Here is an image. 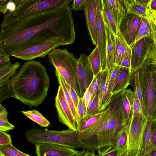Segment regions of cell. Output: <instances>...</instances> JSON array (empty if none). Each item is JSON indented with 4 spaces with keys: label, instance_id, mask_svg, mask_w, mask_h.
<instances>
[{
    "label": "cell",
    "instance_id": "7",
    "mask_svg": "<svg viewBox=\"0 0 156 156\" xmlns=\"http://www.w3.org/2000/svg\"><path fill=\"white\" fill-rule=\"evenodd\" d=\"M149 120L142 114H135L131 112L125 129L127 145L126 156H138Z\"/></svg>",
    "mask_w": 156,
    "mask_h": 156
},
{
    "label": "cell",
    "instance_id": "25",
    "mask_svg": "<svg viewBox=\"0 0 156 156\" xmlns=\"http://www.w3.org/2000/svg\"><path fill=\"white\" fill-rule=\"evenodd\" d=\"M124 3L126 11L142 17H147L148 7L141 5L134 0H126Z\"/></svg>",
    "mask_w": 156,
    "mask_h": 156
},
{
    "label": "cell",
    "instance_id": "22",
    "mask_svg": "<svg viewBox=\"0 0 156 156\" xmlns=\"http://www.w3.org/2000/svg\"><path fill=\"white\" fill-rule=\"evenodd\" d=\"M151 126L152 120H149L144 136L141 148L138 156H150L153 150L151 144Z\"/></svg>",
    "mask_w": 156,
    "mask_h": 156
},
{
    "label": "cell",
    "instance_id": "49",
    "mask_svg": "<svg viewBox=\"0 0 156 156\" xmlns=\"http://www.w3.org/2000/svg\"><path fill=\"white\" fill-rule=\"evenodd\" d=\"M93 90L92 82L86 90L83 96L85 103L87 108L91 101L92 94Z\"/></svg>",
    "mask_w": 156,
    "mask_h": 156
},
{
    "label": "cell",
    "instance_id": "26",
    "mask_svg": "<svg viewBox=\"0 0 156 156\" xmlns=\"http://www.w3.org/2000/svg\"><path fill=\"white\" fill-rule=\"evenodd\" d=\"M102 12L110 28L115 35L118 31L117 26L107 0H101Z\"/></svg>",
    "mask_w": 156,
    "mask_h": 156
},
{
    "label": "cell",
    "instance_id": "19",
    "mask_svg": "<svg viewBox=\"0 0 156 156\" xmlns=\"http://www.w3.org/2000/svg\"><path fill=\"white\" fill-rule=\"evenodd\" d=\"M133 73L131 69L121 66L112 92L113 95L119 93L127 88L130 84Z\"/></svg>",
    "mask_w": 156,
    "mask_h": 156
},
{
    "label": "cell",
    "instance_id": "58",
    "mask_svg": "<svg viewBox=\"0 0 156 156\" xmlns=\"http://www.w3.org/2000/svg\"><path fill=\"white\" fill-rule=\"evenodd\" d=\"M150 156H156V151L154 148L151 152Z\"/></svg>",
    "mask_w": 156,
    "mask_h": 156
},
{
    "label": "cell",
    "instance_id": "5",
    "mask_svg": "<svg viewBox=\"0 0 156 156\" xmlns=\"http://www.w3.org/2000/svg\"><path fill=\"white\" fill-rule=\"evenodd\" d=\"M79 132L69 129L55 131L35 128L29 129L25 133L27 140L34 145L41 143L58 144L71 148L90 150L82 143L79 138Z\"/></svg>",
    "mask_w": 156,
    "mask_h": 156
},
{
    "label": "cell",
    "instance_id": "10",
    "mask_svg": "<svg viewBox=\"0 0 156 156\" xmlns=\"http://www.w3.org/2000/svg\"><path fill=\"white\" fill-rule=\"evenodd\" d=\"M142 18L126 11L118 26V31L130 47L135 39Z\"/></svg>",
    "mask_w": 156,
    "mask_h": 156
},
{
    "label": "cell",
    "instance_id": "20",
    "mask_svg": "<svg viewBox=\"0 0 156 156\" xmlns=\"http://www.w3.org/2000/svg\"><path fill=\"white\" fill-rule=\"evenodd\" d=\"M55 73L58 82L62 90L65 98L71 110L74 118L77 122L78 131L80 130V118L77 111L65 84L63 78L58 70L55 69Z\"/></svg>",
    "mask_w": 156,
    "mask_h": 156
},
{
    "label": "cell",
    "instance_id": "17",
    "mask_svg": "<svg viewBox=\"0 0 156 156\" xmlns=\"http://www.w3.org/2000/svg\"><path fill=\"white\" fill-rule=\"evenodd\" d=\"M102 15L106 36L107 69L109 73H110L115 66L116 44L115 35L110 28L103 13Z\"/></svg>",
    "mask_w": 156,
    "mask_h": 156
},
{
    "label": "cell",
    "instance_id": "46",
    "mask_svg": "<svg viewBox=\"0 0 156 156\" xmlns=\"http://www.w3.org/2000/svg\"><path fill=\"white\" fill-rule=\"evenodd\" d=\"M131 47L129 48L119 66L121 67L131 68Z\"/></svg>",
    "mask_w": 156,
    "mask_h": 156
},
{
    "label": "cell",
    "instance_id": "39",
    "mask_svg": "<svg viewBox=\"0 0 156 156\" xmlns=\"http://www.w3.org/2000/svg\"><path fill=\"white\" fill-rule=\"evenodd\" d=\"M126 89H125L123 95L122 107L126 119H129L131 115V111L130 104L126 94Z\"/></svg>",
    "mask_w": 156,
    "mask_h": 156
},
{
    "label": "cell",
    "instance_id": "27",
    "mask_svg": "<svg viewBox=\"0 0 156 156\" xmlns=\"http://www.w3.org/2000/svg\"><path fill=\"white\" fill-rule=\"evenodd\" d=\"M23 113L30 120L42 127H48L50 122L40 112L35 110L22 111Z\"/></svg>",
    "mask_w": 156,
    "mask_h": 156
},
{
    "label": "cell",
    "instance_id": "1",
    "mask_svg": "<svg viewBox=\"0 0 156 156\" xmlns=\"http://www.w3.org/2000/svg\"><path fill=\"white\" fill-rule=\"evenodd\" d=\"M72 10L67 5L47 10L1 28L0 48L11 56L55 37L73 43L75 33Z\"/></svg>",
    "mask_w": 156,
    "mask_h": 156
},
{
    "label": "cell",
    "instance_id": "2",
    "mask_svg": "<svg viewBox=\"0 0 156 156\" xmlns=\"http://www.w3.org/2000/svg\"><path fill=\"white\" fill-rule=\"evenodd\" d=\"M125 90L112 96L110 103L94 123L79 131L81 142L90 150H98V154L114 147L126 129L129 119H126L122 107Z\"/></svg>",
    "mask_w": 156,
    "mask_h": 156
},
{
    "label": "cell",
    "instance_id": "29",
    "mask_svg": "<svg viewBox=\"0 0 156 156\" xmlns=\"http://www.w3.org/2000/svg\"><path fill=\"white\" fill-rule=\"evenodd\" d=\"M126 94L130 104L131 112L135 114H142L140 102L135 92L131 88L126 89Z\"/></svg>",
    "mask_w": 156,
    "mask_h": 156
},
{
    "label": "cell",
    "instance_id": "56",
    "mask_svg": "<svg viewBox=\"0 0 156 156\" xmlns=\"http://www.w3.org/2000/svg\"><path fill=\"white\" fill-rule=\"evenodd\" d=\"M152 72L153 84L156 99V73L153 71Z\"/></svg>",
    "mask_w": 156,
    "mask_h": 156
},
{
    "label": "cell",
    "instance_id": "32",
    "mask_svg": "<svg viewBox=\"0 0 156 156\" xmlns=\"http://www.w3.org/2000/svg\"><path fill=\"white\" fill-rule=\"evenodd\" d=\"M100 112H101L100 111L99 109L98 99V95L90 101L87 108L86 115L81 123L80 129L84 123L90 117L97 114Z\"/></svg>",
    "mask_w": 156,
    "mask_h": 156
},
{
    "label": "cell",
    "instance_id": "36",
    "mask_svg": "<svg viewBox=\"0 0 156 156\" xmlns=\"http://www.w3.org/2000/svg\"><path fill=\"white\" fill-rule=\"evenodd\" d=\"M146 59L148 60L152 71L156 73V47L153 42L147 52Z\"/></svg>",
    "mask_w": 156,
    "mask_h": 156
},
{
    "label": "cell",
    "instance_id": "9",
    "mask_svg": "<svg viewBox=\"0 0 156 156\" xmlns=\"http://www.w3.org/2000/svg\"><path fill=\"white\" fill-rule=\"evenodd\" d=\"M61 37H55L45 42L13 53L11 56L30 61L38 57H44L51 51L61 45H68Z\"/></svg>",
    "mask_w": 156,
    "mask_h": 156
},
{
    "label": "cell",
    "instance_id": "52",
    "mask_svg": "<svg viewBox=\"0 0 156 156\" xmlns=\"http://www.w3.org/2000/svg\"><path fill=\"white\" fill-rule=\"evenodd\" d=\"M14 0H0V12L4 15L8 12L7 6L8 4Z\"/></svg>",
    "mask_w": 156,
    "mask_h": 156
},
{
    "label": "cell",
    "instance_id": "54",
    "mask_svg": "<svg viewBox=\"0 0 156 156\" xmlns=\"http://www.w3.org/2000/svg\"><path fill=\"white\" fill-rule=\"evenodd\" d=\"M147 15L156 26V11L152 10L148 7Z\"/></svg>",
    "mask_w": 156,
    "mask_h": 156
},
{
    "label": "cell",
    "instance_id": "24",
    "mask_svg": "<svg viewBox=\"0 0 156 156\" xmlns=\"http://www.w3.org/2000/svg\"><path fill=\"white\" fill-rule=\"evenodd\" d=\"M130 84L133 87L134 92L140 102L142 114L146 118L149 119L148 115L145 109L143 101L139 79L138 70L133 73Z\"/></svg>",
    "mask_w": 156,
    "mask_h": 156
},
{
    "label": "cell",
    "instance_id": "31",
    "mask_svg": "<svg viewBox=\"0 0 156 156\" xmlns=\"http://www.w3.org/2000/svg\"><path fill=\"white\" fill-rule=\"evenodd\" d=\"M11 80H0V102L6 99L12 97L13 93L10 85Z\"/></svg>",
    "mask_w": 156,
    "mask_h": 156
},
{
    "label": "cell",
    "instance_id": "41",
    "mask_svg": "<svg viewBox=\"0 0 156 156\" xmlns=\"http://www.w3.org/2000/svg\"><path fill=\"white\" fill-rule=\"evenodd\" d=\"M10 57L5 51L0 48V69L11 63L10 61Z\"/></svg>",
    "mask_w": 156,
    "mask_h": 156
},
{
    "label": "cell",
    "instance_id": "61",
    "mask_svg": "<svg viewBox=\"0 0 156 156\" xmlns=\"http://www.w3.org/2000/svg\"><path fill=\"white\" fill-rule=\"evenodd\" d=\"M125 0H123V2H124V1H125Z\"/></svg>",
    "mask_w": 156,
    "mask_h": 156
},
{
    "label": "cell",
    "instance_id": "16",
    "mask_svg": "<svg viewBox=\"0 0 156 156\" xmlns=\"http://www.w3.org/2000/svg\"><path fill=\"white\" fill-rule=\"evenodd\" d=\"M89 34L94 45H97V6L96 0H88L84 9Z\"/></svg>",
    "mask_w": 156,
    "mask_h": 156
},
{
    "label": "cell",
    "instance_id": "50",
    "mask_svg": "<svg viewBox=\"0 0 156 156\" xmlns=\"http://www.w3.org/2000/svg\"><path fill=\"white\" fill-rule=\"evenodd\" d=\"M151 144L153 149L156 146V119L152 120Z\"/></svg>",
    "mask_w": 156,
    "mask_h": 156
},
{
    "label": "cell",
    "instance_id": "45",
    "mask_svg": "<svg viewBox=\"0 0 156 156\" xmlns=\"http://www.w3.org/2000/svg\"><path fill=\"white\" fill-rule=\"evenodd\" d=\"M102 112V111L98 114L90 117L89 119L84 123L81 127L80 131L88 127L94 123L100 117L101 115Z\"/></svg>",
    "mask_w": 156,
    "mask_h": 156
},
{
    "label": "cell",
    "instance_id": "33",
    "mask_svg": "<svg viewBox=\"0 0 156 156\" xmlns=\"http://www.w3.org/2000/svg\"><path fill=\"white\" fill-rule=\"evenodd\" d=\"M20 64L16 62L14 64L11 63L9 65L0 69V79H12L16 73Z\"/></svg>",
    "mask_w": 156,
    "mask_h": 156
},
{
    "label": "cell",
    "instance_id": "57",
    "mask_svg": "<svg viewBox=\"0 0 156 156\" xmlns=\"http://www.w3.org/2000/svg\"><path fill=\"white\" fill-rule=\"evenodd\" d=\"M148 7L152 10L156 11V0H152Z\"/></svg>",
    "mask_w": 156,
    "mask_h": 156
},
{
    "label": "cell",
    "instance_id": "6",
    "mask_svg": "<svg viewBox=\"0 0 156 156\" xmlns=\"http://www.w3.org/2000/svg\"><path fill=\"white\" fill-rule=\"evenodd\" d=\"M48 55L49 62L80 97L77 74L78 59L66 48H55Z\"/></svg>",
    "mask_w": 156,
    "mask_h": 156
},
{
    "label": "cell",
    "instance_id": "11",
    "mask_svg": "<svg viewBox=\"0 0 156 156\" xmlns=\"http://www.w3.org/2000/svg\"><path fill=\"white\" fill-rule=\"evenodd\" d=\"M55 106L59 121L66 126L69 129L78 131L77 122L65 99L62 90L60 85L58 87L55 98Z\"/></svg>",
    "mask_w": 156,
    "mask_h": 156
},
{
    "label": "cell",
    "instance_id": "18",
    "mask_svg": "<svg viewBox=\"0 0 156 156\" xmlns=\"http://www.w3.org/2000/svg\"><path fill=\"white\" fill-rule=\"evenodd\" d=\"M101 83L98 94L99 109L100 112L105 109L109 104L113 95L109 91L108 82L109 73L107 69L101 71Z\"/></svg>",
    "mask_w": 156,
    "mask_h": 156
},
{
    "label": "cell",
    "instance_id": "8",
    "mask_svg": "<svg viewBox=\"0 0 156 156\" xmlns=\"http://www.w3.org/2000/svg\"><path fill=\"white\" fill-rule=\"evenodd\" d=\"M144 106L149 120L156 119V99L154 87L152 71L149 63L145 59L138 70Z\"/></svg>",
    "mask_w": 156,
    "mask_h": 156
},
{
    "label": "cell",
    "instance_id": "21",
    "mask_svg": "<svg viewBox=\"0 0 156 156\" xmlns=\"http://www.w3.org/2000/svg\"><path fill=\"white\" fill-rule=\"evenodd\" d=\"M115 65H119L130 48L118 31L115 35Z\"/></svg>",
    "mask_w": 156,
    "mask_h": 156
},
{
    "label": "cell",
    "instance_id": "15",
    "mask_svg": "<svg viewBox=\"0 0 156 156\" xmlns=\"http://www.w3.org/2000/svg\"><path fill=\"white\" fill-rule=\"evenodd\" d=\"M96 28L97 33V45L98 46L100 54L101 71L107 69L106 36L103 18L101 15H97Z\"/></svg>",
    "mask_w": 156,
    "mask_h": 156
},
{
    "label": "cell",
    "instance_id": "3",
    "mask_svg": "<svg viewBox=\"0 0 156 156\" xmlns=\"http://www.w3.org/2000/svg\"><path fill=\"white\" fill-rule=\"evenodd\" d=\"M50 80L45 66L34 60L24 63L12 79V97L30 107H37L48 95Z\"/></svg>",
    "mask_w": 156,
    "mask_h": 156
},
{
    "label": "cell",
    "instance_id": "35",
    "mask_svg": "<svg viewBox=\"0 0 156 156\" xmlns=\"http://www.w3.org/2000/svg\"><path fill=\"white\" fill-rule=\"evenodd\" d=\"M8 113L6 109L2 104L0 105V130L7 132L12 130L15 126L8 121Z\"/></svg>",
    "mask_w": 156,
    "mask_h": 156
},
{
    "label": "cell",
    "instance_id": "40",
    "mask_svg": "<svg viewBox=\"0 0 156 156\" xmlns=\"http://www.w3.org/2000/svg\"><path fill=\"white\" fill-rule=\"evenodd\" d=\"M101 83L100 72L95 77H94L92 82L93 90L91 99H92L98 95L100 88Z\"/></svg>",
    "mask_w": 156,
    "mask_h": 156
},
{
    "label": "cell",
    "instance_id": "12",
    "mask_svg": "<svg viewBox=\"0 0 156 156\" xmlns=\"http://www.w3.org/2000/svg\"><path fill=\"white\" fill-rule=\"evenodd\" d=\"M153 42L151 36H150L140 40L131 46V68L133 73L141 67Z\"/></svg>",
    "mask_w": 156,
    "mask_h": 156
},
{
    "label": "cell",
    "instance_id": "43",
    "mask_svg": "<svg viewBox=\"0 0 156 156\" xmlns=\"http://www.w3.org/2000/svg\"><path fill=\"white\" fill-rule=\"evenodd\" d=\"M109 7L114 17L117 26L120 22L118 12L115 0H107Z\"/></svg>",
    "mask_w": 156,
    "mask_h": 156
},
{
    "label": "cell",
    "instance_id": "55",
    "mask_svg": "<svg viewBox=\"0 0 156 156\" xmlns=\"http://www.w3.org/2000/svg\"><path fill=\"white\" fill-rule=\"evenodd\" d=\"M141 5L148 7L149 6L150 0H134Z\"/></svg>",
    "mask_w": 156,
    "mask_h": 156
},
{
    "label": "cell",
    "instance_id": "4",
    "mask_svg": "<svg viewBox=\"0 0 156 156\" xmlns=\"http://www.w3.org/2000/svg\"><path fill=\"white\" fill-rule=\"evenodd\" d=\"M73 0H14L16 8L4 14L1 28L38 13L69 5Z\"/></svg>",
    "mask_w": 156,
    "mask_h": 156
},
{
    "label": "cell",
    "instance_id": "23",
    "mask_svg": "<svg viewBox=\"0 0 156 156\" xmlns=\"http://www.w3.org/2000/svg\"><path fill=\"white\" fill-rule=\"evenodd\" d=\"M88 64L95 77L101 72V62L98 45L87 56Z\"/></svg>",
    "mask_w": 156,
    "mask_h": 156
},
{
    "label": "cell",
    "instance_id": "51",
    "mask_svg": "<svg viewBox=\"0 0 156 156\" xmlns=\"http://www.w3.org/2000/svg\"><path fill=\"white\" fill-rule=\"evenodd\" d=\"M147 18L149 23L151 30V37L153 41V43L156 47V26L150 18L147 16Z\"/></svg>",
    "mask_w": 156,
    "mask_h": 156
},
{
    "label": "cell",
    "instance_id": "34",
    "mask_svg": "<svg viewBox=\"0 0 156 156\" xmlns=\"http://www.w3.org/2000/svg\"><path fill=\"white\" fill-rule=\"evenodd\" d=\"M114 147L117 152V156H126L127 145L125 129L118 140Z\"/></svg>",
    "mask_w": 156,
    "mask_h": 156
},
{
    "label": "cell",
    "instance_id": "14",
    "mask_svg": "<svg viewBox=\"0 0 156 156\" xmlns=\"http://www.w3.org/2000/svg\"><path fill=\"white\" fill-rule=\"evenodd\" d=\"M77 74L80 97L82 98L94 78L93 73L88 64L87 56L85 54H81L78 59Z\"/></svg>",
    "mask_w": 156,
    "mask_h": 156
},
{
    "label": "cell",
    "instance_id": "13",
    "mask_svg": "<svg viewBox=\"0 0 156 156\" xmlns=\"http://www.w3.org/2000/svg\"><path fill=\"white\" fill-rule=\"evenodd\" d=\"M37 156H76L79 151L61 144L41 143L35 145Z\"/></svg>",
    "mask_w": 156,
    "mask_h": 156
},
{
    "label": "cell",
    "instance_id": "30",
    "mask_svg": "<svg viewBox=\"0 0 156 156\" xmlns=\"http://www.w3.org/2000/svg\"><path fill=\"white\" fill-rule=\"evenodd\" d=\"M18 150L12 143L0 145V156H30Z\"/></svg>",
    "mask_w": 156,
    "mask_h": 156
},
{
    "label": "cell",
    "instance_id": "60",
    "mask_svg": "<svg viewBox=\"0 0 156 156\" xmlns=\"http://www.w3.org/2000/svg\"><path fill=\"white\" fill-rule=\"evenodd\" d=\"M151 0H150V2H151Z\"/></svg>",
    "mask_w": 156,
    "mask_h": 156
},
{
    "label": "cell",
    "instance_id": "28",
    "mask_svg": "<svg viewBox=\"0 0 156 156\" xmlns=\"http://www.w3.org/2000/svg\"><path fill=\"white\" fill-rule=\"evenodd\" d=\"M151 29L147 18L142 17L135 39L132 46L140 40L151 36Z\"/></svg>",
    "mask_w": 156,
    "mask_h": 156
},
{
    "label": "cell",
    "instance_id": "42",
    "mask_svg": "<svg viewBox=\"0 0 156 156\" xmlns=\"http://www.w3.org/2000/svg\"><path fill=\"white\" fill-rule=\"evenodd\" d=\"M64 80L67 88L77 109L79 99L80 97L77 94L75 90L70 85L68 84L64 79Z\"/></svg>",
    "mask_w": 156,
    "mask_h": 156
},
{
    "label": "cell",
    "instance_id": "38",
    "mask_svg": "<svg viewBox=\"0 0 156 156\" xmlns=\"http://www.w3.org/2000/svg\"><path fill=\"white\" fill-rule=\"evenodd\" d=\"M87 109L83 98L80 97L77 110L80 118V130L81 123L86 114Z\"/></svg>",
    "mask_w": 156,
    "mask_h": 156
},
{
    "label": "cell",
    "instance_id": "59",
    "mask_svg": "<svg viewBox=\"0 0 156 156\" xmlns=\"http://www.w3.org/2000/svg\"><path fill=\"white\" fill-rule=\"evenodd\" d=\"M154 149H155V150H156V146L154 148Z\"/></svg>",
    "mask_w": 156,
    "mask_h": 156
},
{
    "label": "cell",
    "instance_id": "48",
    "mask_svg": "<svg viewBox=\"0 0 156 156\" xmlns=\"http://www.w3.org/2000/svg\"><path fill=\"white\" fill-rule=\"evenodd\" d=\"M115 0L118 12L119 18L120 21L121 18L124 15L126 12L123 1V0Z\"/></svg>",
    "mask_w": 156,
    "mask_h": 156
},
{
    "label": "cell",
    "instance_id": "37",
    "mask_svg": "<svg viewBox=\"0 0 156 156\" xmlns=\"http://www.w3.org/2000/svg\"><path fill=\"white\" fill-rule=\"evenodd\" d=\"M120 68V66L115 65L113 69L109 73L108 85L109 91L111 93H112L114 83Z\"/></svg>",
    "mask_w": 156,
    "mask_h": 156
},
{
    "label": "cell",
    "instance_id": "53",
    "mask_svg": "<svg viewBox=\"0 0 156 156\" xmlns=\"http://www.w3.org/2000/svg\"><path fill=\"white\" fill-rule=\"evenodd\" d=\"M95 151L93 150H84L79 151L76 156H94L97 155L95 154Z\"/></svg>",
    "mask_w": 156,
    "mask_h": 156
},
{
    "label": "cell",
    "instance_id": "47",
    "mask_svg": "<svg viewBox=\"0 0 156 156\" xmlns=\"http://www.w3.org/2000/svg\"><path fill=\"white\" fill-rule=\"evenodd\" d=\"M12 141L10 135L0 130V145L12 143Z\"/></svg>",
    "mask_w": 156,
    "mask_h": 156
},
{
    "label": "cell",
    "instance_id": "44",
    "mask_svg": "<svg viewBox=\"0 0 156 156\" xmlns=\"http://www.w3.org/2000/svg\"><path fill=\"white\" fill-rule=\"evenodd\" d=\"M88 0H73L71 6L72 9L75 11L83 10Z\"/></svg>",
    "mask_w": 156,
    "mask_h": 156
}]
</instances>
